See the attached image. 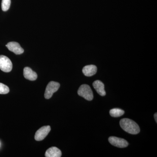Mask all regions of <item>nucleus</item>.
<instances>
[{
	"instance_id": "f257e3e1",
	"label": "nucleus",
	"mask_w": 157,
	"mask_h": 157,
	"mask_svg": "<svg viewBox=\"0 0 157 157\" xmlns=\"http://www.w3.org/2000/svg\"><path fill=\"white\" fill-rule=\"evenodd\" d=\"M121 128L132 135H137L140 132L139 126L135 122L128 118H124L120 121Z\"/></svg>"
},
{
	"instance_id": "f03ea898",
	"label": "nucleus",
	"mask_w": 157,
	"mask_h": 157,
	"mask_svg": "<svg viewBox=\"0 0 157 157\" xmlns=\"http://www.w3.org/2000/svg\"><path fill=\"white\" fill-rule=\"evenodd\" d=\"M77 93L78 95L84 98L87 101H92L94 98L92 90L88 85L83 84L81 85L78 89Z\"/></svg>"
},
{
	"instance_id": "7ed1b4c3",
	"label": "nucleus",
	"mask_w": 157,
	"mask_h": 157,
	"mask_svg": "<svg viewBox=\"0 0 157 157\" xmlns=\"http://www.w3.org/2000/svg\"><path fill=\"white\" fill-rule=\"evenodd\" d=\"M0 69L6 73H9L12 70V62L8 57L0 56Z\"/></svg>"
},
{
	"instance_id": "20e7f679",
	"label": "nucleus",
	"mask_w": 157,
	"mask_h": 157,
	"mask_svg": "<svg viewBox=\"0 0 157 157\" xmlns=\"http://www.w3.org/2000/svg\"><path fill=\"white\" fill-rule=\"evenodd\" d=\"M60 87V84L57 82L51 81L48 83L45 89V99H49L52 98L54 93L58 90Z\"/></svg>"
},
{
	"instance_id": "39448f33",
	"label": "nucleus",
	"mask_w": 157,
	"mask_h": 157,
	"mask_svg": "<svg viewBox=\"0 0 157 157\" xmlns=\"http://www.w3.org/2000/svg\"><path fill=\"white\" fill-rule=\"evenodd\" d=\"M51 130L49 126L42 127L39 129L35 134V139L37 141H41L45 139Z\"/></svg>"
},
{
	"instance_id": "423d86ee",
	"label": "nucleus",
	"mask_w": 157,
	"mask_h": 157,
	"mask_svg": "<svg viewBox=\"0 0 157 157\" xmlns=\"http://www.w3.org/2000/svg\"><path fill=\"white\" fill-rule=\"evenodd\" d=\"M108 140L112 145L120 148L126 147L128 145V141L123 138L116 137H110L108 138Z\"/></svg>"
},
{
	"instance_id": "0eeeda50",
	"label": "nucleus",
	"mask_w": 157,
	"mask_h": 157,
	"mask_svg": "<svg viewBox=\"0 0 157 157\" xmlns=\"http://www.w3.org/2000/svg\"><path fill=\"white\" fill-rule=\"evenodd\" d=\"M6 46L10 51L12 52L16 55L21 54L24 52L23 48H21L19 43L17 42H9Z\"/></svg>"
},
{
	"instance_id": "6e6552de",
	"label": "nucleus",
	"mask_w": 157,
	"mask_h": 157,
	"mask_svg": "<svg viewBox=\"0 0 157 157\" xmlns=\"http://www.w3.org/2000/svg\"><path fill=\"white\" fill-rule=\"evenodd\" d=\"M24 76L25 78L31 81L36 80L38 77L37 73L28 67H26L24 69Z\"/></svg>"
},
{
	"instance_id": "1a4fd4ad",
	"label": "nucleus",
	"mask_w": 157,
	"mask_h": 157,
	"mask_svg": "<svg viewBox=\"0 0 157 157\" xmlns=\"http://www.w3.org/2000/svg\"><path fill=\"white\" fill-rule=\"evenodd\" d=\"M93 86L94 88L100 95L101 96L106 95V91L104 90V85L102 82L100 80H96L93 82Z\"/></svg>"
},
{
	"instance_id": "9d476101",
	"label": "nucleus",
	"mask_w": 157,
	"mask_h": 157,
	"mask_svg": "<svg viewBox=\"0 0 157 157\" xmlns=\"http://www.w3.org/2000/svg\"><path fill=\"white\" fill-rule=\"evenodd\" d=\"M62 156L61 151L55 147L48 148L45 153L46 157H60Z\"/></svg>"
},
{
	"instance_id": "9b49d317",
	"label": "nucleus",
	"mask_w": 157,
	"mask_h": 157,
	"mask_svg": "<svg viewBox=\"0 0 157 157\" xmlns=\"http://www.w3.org/2000/svg\"><path fill=\"white\" fill-rule=\"evenodd\" d=\"M97 67L94 65H87L85 66L82 69V73L85 76H94L97 73Z\"/></svg>"
},
{
	"instance_id": "f8f14e48",
	"label": "nucleus",
	"mask_w": 157,
	"mask_h": 157,
	"mask_svg": "<svg viewBox=\"0 0 157 157\" xmlns=\"http://www.w3.org/2000/svg\"><path fill=\"white\" fill-rule=\"evenodd\" d=\"M124 113V111L122 109L119 108H113L110 109L109 111V114L113 117H120L123 115Z\"/></svg>"
},
{
	"instance_id": "ddd939ff",
	"label": "nucleus",
	"mask_w": 157,
	"mask_h": 157,
	"mask_svg": "<svg viewBox=\"0 0 157 157\" xmlns=\"http://www.w3.org/2000/svg\"><path fill=\"white\" fill-rule=\"evenodd\" d=\"M11 0H2V11H8L11 6Z\"/></svg>"
},
{
	"instance_id": "4468645a",
	"label": "nucleus",
	"mask_w": 157,
	"mask_h": 157,
	"mask_svg": "<svg viewBox=\"0 0 157 157\" xmlns=\"http://www.w3.org/2000/svg\"><path fill=\"white\" fill-rule=\"evenodd\" d=\"M9 87L6 85L0 82V94H6L9 92Z\"/></svg>"
},
{
	"instance_id": "2eb2a0df",
	"label": "nucleus",
	"mask_w": 157,
	"mask_h": 157,
	"mask_svg": "<svg viewBox=\"0 0 157 157\" xmlns=\"http://www.w3.org/2000/svg\"><path fill=\"white\" fill-rule=\"evenodd\" d=\"M157 113H155L154 115V117L155 120L156 121V122H157Z\"/></svg>"
}]
</instances>
